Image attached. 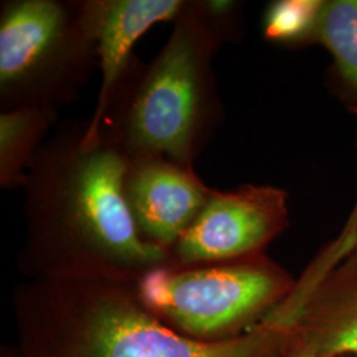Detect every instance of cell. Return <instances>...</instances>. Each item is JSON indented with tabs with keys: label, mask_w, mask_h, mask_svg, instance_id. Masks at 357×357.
I'll return each mask as SVG.
<instances>
[{
	"label": "cell",
	"mask_w": 357,
	"mask_h": 357,
	"mask_svg": "<svg viewBox=\"0 0 357 357\" xmlns=\"http://www.w3.org/2000/svg\"><path fill=\"white\" fill-rule=\"evenodd\" d=\"M86 126L88 121L59 123L26 172V236L17 257L26 280L137 281L171 262L169 252L147 243L130 215L128 155L101 138L88 143Z\"/></svg>",
	"instance_id": "1"
},
{
	"label": "cell",
	"mask_w": 357,
	"mask_h": 357,
	"mask_svg": "<svg viewBox=\"0 0 357 357\" xmlns=\"http://www.w3.org/2000/svg\"><path fill=\"white\" fill-rule=\"evenodd\" d=\"M135 282L24 280L13 294L22 357H283L305 303L287 295L249 330L218 342L190 339L142 303Z\"/></svg>",
	"instance_id": "2"
},
{
	"label": "cell",
	"mask_w": 357,
	"mask_h": 357,
	"mask_svg": "<svg viewBox=\"0 0 357 357\" xmlns=\"http://www.w3.org/2000/svg\"><path fill=\"white\" fill-rule=\"evenodd\" d=\"M224 45L196 0H185L151 61L137 57L97 132L128 158L160 155L195 167L222 122L213 57ZM86 132V131H85Z\"/></svg>",
	"instance_id": "3"
},
{
	"label": "cell",
	"mask_w": 357,
	"mask_h": 357,
	"mask_svg": "<svg viewBox=\"0 0 357 357\" xmlns=\"http://www.w3.org/2000/svg\"><path fill=\"white\" fill-rule=\"evenodd\" d=\"M98 69L81 0L0 3V112L59 113Z\"/></svg>",
	"instance_id": "4"
},
{
	"label": "cell",
	"mask_w": 357,
	"mask_h": 357,
	"mask_svg": "<svg viewBox=\"0 0 357 357\" xmlns=\"http://www.w3.org/2000/svg\"><path fill=\"white\" fill-rule=\"evenodd\" d=\"M295 281L266 255L150 268L135 282L149 311L172 330L199 342L234 337L264 319Z\"/></svg>",
	"instance_id": "5"
},
{
	"label": "cell",
	"mask_w": 357,
	"mask_h": 357,
	"mask_svg": "<svg viewBox=\"0 0 357 357\" xmlns=\"http://www.w3.org/2000/svg\"><path fill=\"white\" fill-rule=\"evenodd\" d=\"M289 225L287 193L274 185L212 188L202 212L171 249V262L205 265L262 255Z\"/></svg>",
	"instance_id": "6"
},
{
	"label": "cell",
	"mask_w": 357,
	"mask_h": 357,
	"mask_svg": "<svg viewBox=\"0 0 357 357\" xmlns=\"http://www.w3.org/2000/svg\"><path fill=\"white\" fill-rule=\"evenodd\" d=\"M211 191L195 167L160 155L128 158L123 193L130 215L142 237L167 252L199 216Z\"/></svg>",
	"instance_id": "7"
},
{
	"label": "cell",
	"mask_w": 357,
	"mask_h": 357,
	"mask_svg": "<svg viewBox=\"0 0 357 357\" xmlns=\"http://www.w3.org/2000/svg\"><path fill=\"white\" fill-rule=\"evenodd\" d=\"M185 0H81V11L94 41L101 86L93 114L88 119L85 139L91 141L115 91L137 59L134 50L153 26L172 23Z\"/></svg>",
	"instance_id": "8"
},
{
	"label": "cell",
	"mask_w": 357,
	"mask_h": 357,
	"mask_svg": "<svg viewBox=\"0 0 357 357\" xmlns=\"http://www.w3.org/2000/svg\"><path fill=\"white\" fill-rule=\"evenodd\" d=\"M296 331L327 357L357 356V258L332 268Z\"/></svg>",
	"instance_id": "9"
},
{
	"label": "cell",
	"mask_w": 357,
	"mask_h": 357,
	"mask_svg": "<svg viewBox=\"0 0 357 357\" xmlns=\"http://www.w3.org/2000/svg\"><path fill=\"white\" fill-rule=\"evenodd\" d=\"M60 114L41 109L0 112V188L22 190L26 172L44 142L60 123Z\"/></svg>",
	"instance_id": "10"
},
{
	"label": "cell",
	"mask_w": 357,
	"mask_h": 357,
	"mask_svg": "<svg viewBox=\"0 0 357 357\" xmlns=\"http://www.w3.org/2000/svg\"><path fill=\"white\" fill-rule=\"evenodd\" d=\"M315 40L331 52L339 73L357 91V0L324 1Z\"/></svg>",
	"instance_id": "11"
},
{
	"label": "cell",
	"mask_w": 357,
	"mask_h": 357,
	"mask_svg": "<svg viewBox=\"0 0 357 357\" xmlns=\"http://www.w3.org/2000/svg\"><path fill=\"white\" fill-rule=\"evenodd\" d=\"M324 1L277 0L270 3L262 19L264 38L282 45H301L315 40Z\"/></svg>",
	"instance_id": "12"
},
{
	"label": "cell",
	"mask_w": 357,
	"mask_h": 357,
	"mask_svg": "<svg viewBox=\"0 0 357 357\" xmlns=\"http://www.w3.org/2000/svg\"><path fill=\"white\" fill-rule=\"evenodd\" d=\"M196 3L224 44L240 36V3L231 0H196Z\"/></svg>",
	"instance_id": "13"
},
{
	"label": "cell",
	"mask_w": 357,
	"mask_h": 357,
	"mask_svg": "<svg viewBox=\"0 0 357 357\" xmlns=\"http://www.w3.org/2000/svg\"><path fill=\"white\" fill-rule=\"evenodd\" d=\"M283 357H327L323 354H320L317 348L307 342L305 337H302L296 328L294 331L293 336L289 342V345L284 351Z\"/></svg>",
	"instance_id": "14"
},
{
	"label": "cell",
	"mask_w": 357,
	"mask_h": 357,
	"mask_svg": "<svg viewBox=\"0 0 357 357\" xmlns=\"http://www.w3.org/2000/svg\"><path fill=\"white\" fill-rule=\"evenodd\" d=\"M0 357H22L16 345H3Z\"/></svg>",
	"instance_id": "15"
},
{
	"label": "cell",
	"mask_w": 357,
	"mask_h": 357,
	"mask_svg": "<svg viewBox=\"0 0 357 357\" xmlns=\"http://www.w3.org/2000/svg\"><path fill=\"white\" fill-rule=\"evenodd\" d=\"M356 258H357V257H356Z\"/></svg>",
	"instance_id": "16"
}]
</instances>
